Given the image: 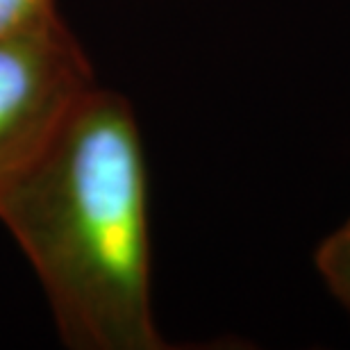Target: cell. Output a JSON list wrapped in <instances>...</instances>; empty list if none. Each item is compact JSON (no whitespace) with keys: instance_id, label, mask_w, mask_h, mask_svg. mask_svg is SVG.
Here are the masks:
<instances>
[{"instance_id":"6da1fadb","label":"cell","mask_w":350,"mask_h":350,"mask_svg":"<svg viewBox=\"0 0 350 350\" xmlns=\"http://www.w3.org/2000/svg\"><path fill=\"white\" fill-rule=\"evenodd\" d=\"M0 223L37 273L75 350H162L152 312L148 166L139 121L94 85L0 185Z\"/></svg>"},{"instance_id":"3957f363","label":"cell","mask_w":350,"mask_h":350,"mask_svg":"<svg viewBox=\"0 0 350 350\" xmlns=\"http://www.w3.org/2000/svg\"><path fill=\"white\" fill-rule=\"evenodd\" d=\"M314 264L327 291L350 317V219L319 243Z\"/></svg>"},{"instance_id":"277c9868","label":"cell","mask_w":350,"mask_h":350,"mask_svg":"<svg viewBox=\"0 0 350 350\" xmlns=\"http://www.w3.org/2000/svg\"><path fill=\"white\" fill-rule=\"evenodd\" d=\"M55 12V0H0V37L25 30Z\"/></svg>"},{"instance_id":"7a4b0ae2","label":"cell","mask_w":350,"mask_h":350,"mask_svg":"<svg viewBox=\"0 0 350 350\" xmlns=\"http://www.w3.org/2000/svg\"><path fill=\"white\" fill-rule=\"evenodd\" d=\"M94 85L87 55L57 12L0 37V185L44 148Z\"/></svg>"}]
</instances>
